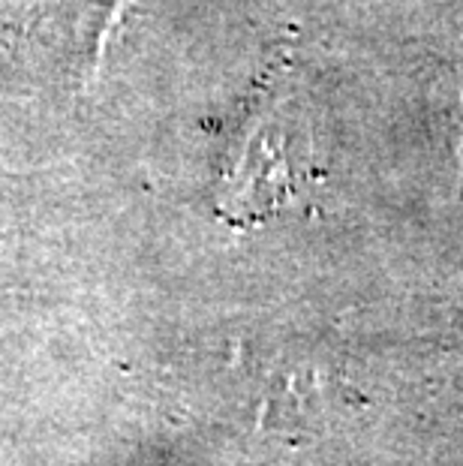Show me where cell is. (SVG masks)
<instances>
[{
  "label": "cell",
  "mask_w": 463,
  "mask_h": 466,
  "mask_svg": "<svg viewBox=\"0 0 463 466\" xmlns=\"http://www.w3.org/2000/svg\"><path fill=\"white\" fill-rule=\"evenodd\" d=\"M310 163V136L292 121V115H271L259 130L250 136L241 154L238 187L247 199H265L289 193L295 175Z\"/></svg>",
  "instance_id": "obj_1"
}]
</instances>
